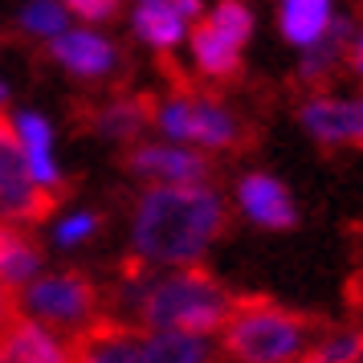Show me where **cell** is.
<instances>
[{
  "instance_id": "1",
  "label": "cell",
  "mask_w": 363,
  "mask_h": 363,
  "mask_svg": "<svg viewBox=\"0 0 363 363\" xmlns=\"http://www.w3.org/2000/svg\"><path fill=\"white\" fill-rule=\"evenodd\" d=\"M225 225V204L204 184H155L135 208V257L143 265H192L208 253Z\"/></svg>"
},
{
  "instance_id": "2",
  "label": "cell",
  "mask_w": 363,
  "mask_h": 363,
  "mask_svg": "<svg viewBox=\"0 0 363 363\" xmlns=\"http://www.w3.org/2000/svg\"><path fill=\"white\" fill-rule=\"evenodd\" d=\"M139 314L147 330H184L204 339L208 330H220L229 323L233 298L204 269H176L164 278H151L139 298Z\"/></svg>"
},
{
  "instance_id": "3",
  "label": "cell",
  "mask_w": 363,
  "mask_h": 363,
  "mask_svg": "<svg viewBox=\"0 0 363 363\" xmlns=\"http://www.w3.org/2000/svg\"><path fill=\"white\" fill-rule=\"evenodd\" d=\"M225 355L237 363H294L306 343V318L290 311H278L262 298L233 302V314L225 323Z\"/></svg>"
},
{
  "instance_id": "4",
  "label": "cell",
  "mask_w": 363,
  "mask_h": 363,
  "mask_svg": "<svg viewBox=\"0 0 363 363\" xmlns=\"http://www.w3.org/2000/svg\"><path fill=\"white\" fill-rule=\"evenodd\" d=\"M155 123L167 139H184V143H200V147H229L237 143V118L216 106L213 99H196V94H176L155 111Z\"/></svg>"
},
{
  "instance_id": "5",
  "label": "cell",
  "mask_w": 363,
  "mask_h": 363,
  "mask_svg": "<svg viewBox=\"0 0 363 363\" xmlns=\"http://www.w3.org/2000/svg\"><path fill=\"white\" fill-rule=\"evenodd\" d=\"M25 311L33 323H53V327H82L94 314V286L78 274H50V278H33L25 286Z\"/></svg>"
},
{
  "instance_id": "6",
  "label": "cell",
  "mask_w": 363,
  "mask_h": 363,
  "mask_svg": "<svg viewBox=\"0 0 363 363\" xmlns=\"http://www.w3.org/2000/svg\"><path fill=\"white\" fill-rule=\"evenodd\" d=\"M53 204H57V196L41 192L29 180L13 123L0 115V216H9V220H45L53 213Z\"/></svg>"
},
{
  "instance_id": "7",
  "label": "cell",
  "mask_w": 363,
  "mask_h": 363,
  "mask_svg": "<svg viewBox=\"0 0 363 363\" xmlns=\"http://www.w3.org/2000/svg\"><path fill=\"white\" fill-rule=\"evenodd\" d=\"M13 123V135H17V147H21V160H25V172L29 180L41 188V192H53L62 172H57V160H53V127L50 118L41 111H21Z\"/></svg>"
},
{
  "instance_id": "8",
  "label": "cell",
  "mask_w": 363,
  "mask_h": 363,
  "mask_svg": "<svg viewBox=\"0 0 363 363\" xmlns=\"http://www.w3.org/2000/svg\"><path fill=\"white\" fill-rule=\"evenodd\" d=\"M0 359L4 363H74V347L62 343L50 327L33 318H9L0 330Z\"/></svg>"
},
{
  "instance_id": "9",
  "label": "cell",
  "mask_w": 363,
  "mask_h": 363,
  "mask_svg": "<svg viewBox=\"0 0 363 363\" xmlns=\"http://www.w3.org/2000/svg\"><path fill=\"white\" fill-rule=\"evenodd\" d=\"M127 164H131L135 176L160 180V184H167V188L200 184L204 176H208V160H204V155L184 151V147H160V143H143V147H135Z\"/></svg>"
},
{
  "instance_id": "10",
  "label": "cell",
  "mask_w": 363,
  "mask_h": 363,
  "mask_svg": "<svg viewBox=\"0 0 363 363\" xmlns=\"http://www.w3.org/2000/svg\"><path fill=\"white\" fill-rule=\"evenodd\" d=\"M237 200H241L249 220L262 229H294L298 225V208L286 192V184L265 176V172H253L237 184Z\"/></svg>"
},
{
  "instance_id": "11",
  "label": "cell",
  "mask_w": 363,
  "mask_h": 363,
  "mask_svg": "<svg viewBox=\"0 0 363 363\" xmlns=\"http://www.w3.org/2000/svg\"><path fill=\"white\" fill-rule=\"evenodd\" d=\"M302 127L318 143H363V99H311Z\"/></svg>"
},
{
  "instance_id": "12",
  "label": "cell",
  "mask_w": 363,
  "mask_h": 363,
  "mask_svg": "<svg viewBox=\"0 0 363 363\" xmlns=\"http://www.w3.org/2000/svg\"><path fill=\"white\" fill-rule=\"evenodd\" d=\"M50 53H53V62H62L66 69H74L78 78H102L118 62L115 45L106 37L90 33V29H66L62 37L50 41Z\"/></svg>"
},
{
  "instance_id": "13",
  "label": "cell",
  "mask_w": 363,
  "mask_h": 363,
  "mask_svg": "<svg viewBox=\"0 0 363 363\" xmlns=\"http://www.w3.org/2000/svg\"><path fill=\"white\" fill-rule=\"evenodd\" d=\"M69 347H74V363H139L135 339L118 323H90Z\"/></svg>"
},
{
  "instance_id": "14",
  "label": "cell",
  "mask_w": 363,
  "mask_h": 363,
  "mask_svg": "<svg viewBox=\"0 0 363 363\" xmlns=\"http://www.w3.org/2000/svg\"><path fill=\"white\" fill-rule=\"evenodd\" d=\"M281 37L298 45V50H311L323 41V33L335 21L330 0H281Z\"/></svg>"
},
{
  "instance_id": "15",
  "label": "cell",
  "mask_w": 363,
  "mask_h": 363,
  "mask_svg": "<svg viewBox=\"0 0 363 363\" xmlns=\"http://www.w3.org/2000/svg\"><path fill=\"white\" fill-rule=\"evenodd\" d=\"M139 363H208V339L184 330H151L143 343H135Z\"/></svg>"
},
{
  "instance_id": "16",
  "label": "cell",
  "mask_w": 363,
  "mask_h": 363,
  "mask_svg": "<svg viewBox=\"0 0 363 363\" xmlns=\"http://www.w3.org/2000/svg\"><path fill=\"white\" fill-rule=\"evenodd\" d=\"M41 269V249L13 225H0V286H29Z\"/></svg>"
},
{
  "instance_id": "17",
  "label": "cell",
  "mask_w": 363,
  "mask_h": 363,
  "mask_svg": "<svg viewBox=\"0 0 363 363\" xmlns=\"http://www.w3.org/2000/svg\"><path fill=\"white\" fill-rule=\"evenodd\" d=\"M351 41H355V25H351L347 17H335V21H330V29L323 33V41L311 45L306 57H302V66H298L302 82H323L330 69H335V62L351 50Z\"/></svg>"
},
{
  "instance_id": "18",
  "label": "cell",
  "mask_w": 363,
  "mask_h": 363,
  "mask_svg": "<svg viewBox=\"0 0 363 363\" xmlns=\"http://www.w3.org/2000/svg\"><path fill=\"white\" fill-rule=\"evenodd\" d=\"M192 62H196L208 78H233L241 69V50L229 37H220L213 25H200L192 33Z\"/></svg>"
},
{
  "instance_id": "19",
  "label": "cell",
  "mask_w": 363,
  "mask_h": 363,
  "mask_svg": "<svg viewBox=\"0 0 363 363\" xmlns=\"http://www.w3.org/2000/svg\"><path fill=\"white\" fill-rule=\"evenodd\" d=\"M147 118H151V102L143 94H135V99H115V102H106V106H99L94 127L106 139H135L147 127Z\"/></svg>"
},
{
  "instance_id": "20",
  "label": "cell",
  "mask_w": 363,
  "mask_h": 363,
  "mask_svg": "<svg viewBox=\"0 0 363 363\" xmlns=\"http://www.w3.org/2000/svg\"><path fill=\"white\" fill-rule=\"evenodd\" d=\"M131 29L139 41H147L155 50H172L184 41V17L167 13V9H151V4H139L131 17Z\"/></svg>"
},
{
  "instance_id": "21",
  "label": "cell",
  "mask_w": 363,
  "mask_h": 363,
  "mask_svg": "<svg viewBox=\"0 0 363 363\" xmlns=\"http://www.w3.org/2000/svg\"><path fill=\"white\" fill-rule=\"evenodd\" d=\"M66 9L62 0H29L21 9V29L25 33H37V37H62L66 33Z\"/></svg>"
},
{
  "instance_id": "22",
  "label": "cell",
  "mask_w": 363,
  "mask_h": 363,
  "mask_svg": "<svg viewBox=\"0 0 363 363\" xmlns=\"http://www.w3.org/2000/svg\"><path fill=\"white\" fill-rule=\"evenodd\" d=\"M294 363H363V335L359 330H343V335H330L314 347L311 355H302Z\"/></svg>"
},
{
  "instance_id": "23",
  "label": "cell",
  "mask_w": 363,
  "mask_h": 363,
  "mask_svg": "<svg viewBox=\"0 0 363 363\" xmlns=\"http://www.w3.org/2000/svg\"><path fill=\"white\" fill-rule=\"evenodd\" d=\"M208 25H213L220 37H229L237 50L253 37V13H249L241 0H220V4L213 9V21H208Z\"/></svg>"
},
{
  "instance_id": "24",
  "label": "cell",
  "mask_w": 363,
  "mask_h": 363,
  "mask_svg": "<svg viewBox=\"0 0 363 363\" xmlns=\"http://www.w3.org/2000/svg\"><path fill=\"white\" fill-rule=\"evenodd\" d=\"M99 229V216L94 213H69L66 220H57V245H82L90 233Z\"/></svg>"
},
{
  "instance_id": "25",
  "label": "cell",
  "mask_w": 363,
  "mask_h": 363,
  "mask_svg": "<svg viewBox=\"0 0 363 363\" xmlns=\"http://www.w3.org/2000/svg\"><path fill=\"white\" fill-rule=\"evenodd\" d=\"M62 9L82 21H106V17H115L118 0H62Z\"/></svg>"
},
{
  "instance_id": "26",
  "label": "cell",
  "mask_w": 363,
  "mask_h": 363,
  "mask_svg": "<svg viewBox=\"0 0 363 363\" xmlns=\"http://www.w3.org/2000/svg\"><path fill=\"white\" fill-rule=\"evenodd\" d=\"M139 4H151V9H167V13H176V17H196L200 13V0H139Z\"/></svg>"
},
{
  "instance_id": "27",
  "label": "cell",
  "mask_w": 363,
  "mask_h": 363,
  "mask_svg": "<svg viewBox=\"0 0 363 363\" xmlns=\"http://www.w3.org/2000/svg\"><path fill=\"white\" fill-rule=\"evenodd\" d=\"M351 66H355V74L363 78V29L355 33V41H351Z\"/></svg>"
},
{
  "instance_id": "28",
  "label": "cell",
  "mask_w": 363,
  "mask_h": 363,
  "mask_svg": "<svg viewBox=\"0 0 363 363\" xmlns=\"http://www.w3.org/2000/svg\"><path fill=\"white\" fill-rule=\"evenodd\" d=\"M9 318H13V302H9V290L0 286V330L9 327Z\"/></svg>"
},
{
  "instance_id": "29",
  "label": "cell",
  "mask_w": 363,
  "mask_h": 363,
  "mask_svg": "<svg viewBox=\"0 0 363 363\" xmlns=\"http://www.w3.org/2000/svg\"><path fill=\"white\" fill-rule=\"evenodd\" d=\"M4 99H9V86L0 82V102H4Z\"/></svg>"
},
{
  "instance_id": "30",
  "label": "cell",
  "mask_w": 363,
  "mask_h": 363,
  "mask_svg": "<svg viewBox=\"0 0 363 363\" xmlns=\"http://www.w3.org/2000/svg\"><path fill=\"white\" fill-rule=\"evenodd\" d=\"M0 363H4V359H0Z\"/></svg>"
}]
</instances>
